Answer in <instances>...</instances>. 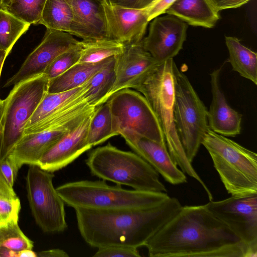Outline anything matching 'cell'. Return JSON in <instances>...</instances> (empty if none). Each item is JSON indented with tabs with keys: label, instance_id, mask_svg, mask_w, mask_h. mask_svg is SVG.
I'll return each instance as SVG.
<instances>
[{
	"label": "cell",
	"instance_id": "1",
	"mask_svg": "<svg viewBox=\"0 0 257 257\" xmlns=\"http://www.w3.org/2000/svg\"><path fill=\"white\" fill-rule=\"evenodd\" d=\"M144 246L151 257H245L247 250L205 204L182 206Z\"/></svg>",
	"mask_w": 257,
	"mask_h": 257
},
{
	"label": "cell",
	"instance_id": "2",
	"mask_svg": "<svg viewBox=\"0 0 257 257\" xmlns=\"http://www.w3.org/2000/svg\"><path fill=\"white\" fill-rule=\"evenodd\" d=\"M181 207L177 198L170 197L160 205L146 209L74 210L80 234L90 246L98 248L121 245L138 248L144 246Z\"/></svg>",
	"mask_w": 257,
	"mask_h": 257
},
{
	"label": "cell",
	"instance_id": "3",
	"mask_svg": "<svg viewBox=\"0 0 257 257\" xmlns=\"http://www.w3.org/2000/svg\"><path fill=\"white\" fill-rule=\"evenodd\" d=\"M173 59L158 64L134 88L146 98L161 126L168 150L185 174L196 180L207 194L210 191L188 160L178 136L174 116Z\"/></svg>",
	"mask_w": 257,
	"mask_h": 257
},
{
	"label": "cell",
	"instance_id": "4",
	"mask_svg": "<svg viewBox=\"0 0 257 257\" xmlns=\"http://www.w3.org/2000/svg\"><path fill=\"white\" fill-rule=\"evenodd\" d=\"M57 191L68 206L96 210L140 209L160 205L170 196L166 192L126 189L104 180H80L63 184Z\"/></svg>",
	"mask_w": 257,
	"mask_h": 257
},
{
	"label": "cell",
	"instance_id": "5",
	"mask_svg": "<svg viewBox=\"0 0 257 257\" xmlns=\"http://www.w3.org/2000/svg\"><path fill=\"white\" fill-rule=\"evenodd\" d=\"M91 173L104 181L144 191L167 192L159 174L136 153L110 143L92 150L86 160Z\"/></svg>",
	"mask_w": 257,
	"mask_h": 257
},
{
	"label": "cell",
	"instance_id": "6",
	"mask_svg": "<svg viewBox=\"0 0 257 257\" xmlns=\"http://www.w3.org/2000/svg\"><path fill=\"white\" fill-rule=\"evenodd\" d=\"M202 145L227 192L231 196L257 194V154L210 128Z\"/></svg>",
	"mask_w": 257,
	"mask_h": 257
},
{
	"label": "cell",
	"instance_id": "7",
	"mask_svg": "<svg viewBox=\"0 0 257 257\" xmlns=\"http://www.w3.org/2000/svg\"><path fill=\"white\" fill-rule=\"evenodd\" d=\"M49 80L41 74L14 85L4 100L0 121V161L8 157L24 135V128L47 93Z\"/></svg>",
	"mask_w": 257,
	"mask_h": 257
},
{
	"label": "cell",
	"instance_id": "8",
	"mask_svg": "<svg viewBox=\"0 0 257 257\" xmlns=\"http://www.w3.org/2000/svg\"><path fill=\"white\" fill-rule=\"evenodd\" d=\"M175 89L174 116L176 131L189 160L192 163L209 128L208 110L187 76L173 64Z\"/></svg>",
	"mask_w": 257,
	"mask_h": 257
},
{
	"label": "cell",
	"instance_id": "9",
	"mask_svg": "<svg viewBox=\"0 0 257 257\" xmlns=\"http://www.w3.org/2000/svg\"><path fill=\"white\" fill-rule=\"evenodd\" d=\"M54 174L30 165L26 177L27 198L36 222L46 233L63 232L67 228L65 203L53 184Z\"/></svg>",
	"mask_w": 257,
	"mask_h": 257
},
{
	"label": "cell",
	"instance_id": "10",
	"mask_svg": "<svg viewBox=\"0 0 257 257\" xmlns=\"http://www.w3.org/2000/svg\"><path fill=\"white\" fill-rule=\"evenodd\" d=\"M107 100L115 136L119 135L123 130H130L149 139L166 143L154 111L140 92L124 88L114 92Z\"/></svg>",
	"mask_w": 257,
	"mask_h": 257
},
{
	"label": "cell",
	"instance_id": "11",
	"mask_svg": "<svg viewBox=\"0 0 257 257\" xmlns=\"http://www.w3.org/2000/svg\"><path fill=\"white\" fill-rule=\"evenodd\" d=\"M205 205L246 246L245 257H256L257 194L209 200Z\"/></svg>",
	"mask_w": 257,
	"mask_h": 257
},
{
	"label": "cell",
	"instance_id": "12",
	"mask_svg": "<svg viewBox=\"0 0 257 257\" xmlns=\"http://www.w3.org/2000/svg\"><path fill=\"white\" fill-rule=\"evenodd\" d=\"M79 42L70 34L46 28L41 43L28 55L18 72L8 80L4 87L14 85L43 74L57 57Z\"/></svg>",
	"mask_w": 257,
	"mask_h": 257
},
{
	"label": "cell",
	"instance_id": "13",
	"mask_svg": "<svg viewBox=\"0 0 257 257\" xmlns=\"http://www.w3.org/2000/svg\"><path fill=\"white\" fill-rule=\"evenodd\" d=\"M187 27L185 22L174 16L157 17L141 44L158 63L173 59L183 48Z\"/></svg>",
	"mask_w": 257,
	"mask_h": 257
},
{
	"label": "cell",
	"instance_id": "14",
	"mask_svg": "<svg viewBox=\"0 0 257 257\" xmlns=\"http://www.w3.org/2000/svg\"><path fill=\"white\" fill-rule=\"evenodd\" d=\"M119 135L136 153L150 164L167 182L173 185L187 182L185 173L174 162L166 143L149 139L130 130H123Z\"/></svg>",
	"mask_w": 257,
	"mask_h": 257
},
{
	"label": "cell",
	"instance_id": "15",
	"mask_svg": "<svg viewBox=\"0 0 257 257\" xmlns=\"http://www.w3.org/2000/svg\"><path fill=\"white\" fill-rule=\"evenodd\" d=\"M92 114L62 137L44 154L37 165L53 173L68 166L90 149L92 147L88 143L87 133Z\"/></svg>",
	"mask_w": 257,
	"mask_h": 257
},
{
	"label": "cell",
	"instance_id": "16",
	"mask_svg": "<svg viewBox=\"0 0 257 257\" xmlns=\"http://www.w3.org/2000/svg\"><path fill=\"white\" fill-rule=\"evenodd\" d=\"M115 57V81L110 96L122 89H134L159 63L141 43L124 46L123 51Z\"/></svg>",
	"mask_w": 257,
	"mask_h": 257
},
{
	"label": "cell",
	"instance_id": "17",
	"mask_svg": "<svg viewBox=\"0 0 257 257\" xmlns=\"http://www.w3.org/2000/svg\"><path fill=\"white\" fill-rule=\"evenodd\" d=\"M104 8L109 39L123 46L141 42L149 22L146 9H128L106 3Z\"/></svg>",
	"mask_w": 257,
	"mask_h": 257
},
{
	"label": "cell",
	"instance_id": "18",
	"mask_svg": "<svg viewBox=\"0 0 257 257\" xmlns=\"http://www.w3.org/2000/svg\"><path fill=\"white\" fill-rule=\"evenodd\" d=\"M73 15V35L84 41L109 39L104 3L101 0H67Z\"/></svg>",
	"mask_w": 257,
	"mask_h": 257
},
{
	"label": "cell",
	"instance_id": "19",
	"mask_svg": "<svg viewBox=\"0 0 257 257\" xmlns=\"http://www.w3.org/2000/svg\"><path fill=\"white\" fill-rule=\"evenodd\" d=\"M221 67L210 73L212 100L208 110V126L212 131L225 137H234L241 131L242 115L227 103L219 85Z\"/></svg>",
	"mask_w": 257,
	"mask_h": 257
},
{
	"label": "cell",
	"instance_id": "20",
	"mask_svg": "<svg viewBox=\"0 0 257 257\" xmlns=\"http://www.w3.org/2000/svg\"><path fill=\"white\" fill-rule=\"evenodd\" d=\"M73 128L24 135L8 157L18 169L24 164L37 165L44 154Z\"/></svg>",
	"mask_w": 257,
	"mask_h": 257
},
{
	"label": "cell",
	"instance_id": "21",
	"mask_svg": "<svg viewBox=\"0 0 257 257\" xmlns=\"http://www.w3.org/2000/svg\"><path fill=\"white\" fill-rule=\"evenodd\" d=\"M165 13L191 26L207 28L213 27L220 18L209 0H175Z\"/></svg>",
	"mask_w": 257,
	"mask_h": 257
},
{
	"label": "cell",
	"instance_id": "22",
	"mask_svg": "<svg viewBox=\"0 0 257 257\" xmlns=\"http://www.w3.org/2000/svg\"><path fill=\"white\" fill-rule=\"evenodd\" d=\"M87 82L83 85L69 91L56 93L47 92L27 121L25 128L85 99L83 94L86 89Z\"/></svg>",
	"mask_w": 257,
	"mask_h": 257
},
{
	"label": "cell",
	"instance_id": "23",
	"mask_svg": "<svg viewBox=\"0 0 257 257\" xmlns=\"http://www.w3.org/2000/svg\"><path fill=\"white\" fill-rule=\"evenodd\" d=\"M112 57L96 63L78 62L60 75L49 80L47 92H62L83 85Z\"/></svg>",
	"mask_w": 257,
	"mask_h": 257
},
{
	"label": "cell",
	"instance_id": "24",
	"mask_svg": "<svg viewBox=\"0 0 257 257\" xmlns=\"http://www.w3.org/2000/svg\"><path fill=\"white\" fill-rule=\"evenodd\" d=\"M115 57L97 71L87 81L83 97L90 105L97 106L110 97L115 81Z\"/></svg>",
	"mask_w": 257,
	"mask_h": 257
},
{
	"label": "cell",
	"instance_id": "25",
	"mask_svg": "<svg viewBox=\"0 0 257 257\" xmlns=\"http://www.w3.org/2000/svg\"><path fill=\"white\" fill-rule=\"evenodd\" d=\"M225 40L232 70L256 85V53L241 44L236 37L225 36Z\"/></svg>",
	"mask_w": 257,
	"mask_h": 257
},
{
	"label": "cell",
	"instance_id": "26",
	"mask_svg": "<svg viewBox=\"0 0 257 257\" xmlns=\"http://www.w3.org/2000/svg\"><path fill=\"white\" fill-rule=\"evenodd\" d=\"M40 24L73 35L74 15L67 0H46Z\"/></svg>",
	"mask_w": 257,
	"mask_h": 257
},
{
	"label": "cell",
	"instance_id": "27",
	"mask_svg": "<svg viewBox=\"0 0 257 257\" xmlns=\"http://www.w3.org/2000/svg\"><path fill=\"white\" fill-rule=\"evenodd\" d=\"M115 136L112 130V116L107 100L96 106L89 124L87 141L92 147Z\"/></svg>",
	"mask_w": 257,
	"mask_h": 257
},
{
	"label": "cell",
	"instance_id": "28",
	"mask_svg": "<svg viewBox=\"0 0 257 257\" xmlns=\"http://www.w3.org/2000/svg\"><path fill=\"white\" fill-rule=\"evenodd\" d=\"M30 26L0 8V50L10 53Z\"/></svg>",
	"mask_w": 257,
	"mask_h": 257
},
{
	"label": "cell",
	"instance_id": "29",
	"mask_svg": "<svg viewBox=\"0 0 257 257\" xmlns=\"http://www.w3.org/2000/svg\"><path fill=\"white\" fill-rule=\"evenodd\" d=\"M83 42L84 46L78 62L80 63L101 61L120 54L124 48L122 44L110 39Z\"/></svg>",
	"mask_w": 257,
	"mask_h": 257
},
{
	"label": "cell",
	"instance_id": "30",
	"mask_svg": "<svg viewBox=\"0 0 257 257\" xmlns=\"http://www.w3.org/2000/svg\"><path fill=\"white\" fill-rule=\"evenodd\" d=\"M46 0H11L4 8L23 22L39 24Z\"/></svg>",
	"mask_w": 257,
	"mask_h": 257
},
{
	"label": "cell",
	"instance_id": "31",
	"mask_svg": "<svg viewBox=\"0 0 257 257\" xmlns=\"http://www.w3.org/2000/svg\"><path fill=\"white\" fill-rule=\"evenodd\" d=\"M33 242L21 230L18 220L0 227V246L15 251L32 249Z\"/></svg>",
	"mask_w": 257,
	"mask_h": 257
},
{
	"label": "cell",
	"instance_id": "32",
	"mask_svg": "<svg viewBox=\"0 0 257 257\" xmlns=\"http://www.w3.org/2000/svg\"><path fill=\"white\" fill-rule=\"evenodd\" d=\"M83 46V41H80L75 46L59 55L47 67L43 73L50 80L66 71L79 62Z\"/></svg>",
	"mask_w": 257,
	"mask_h": 257
},
{
	"label": "cell",
	"instance_id": "33",
	"mask_svg": "<svg viewBox=\"0 0 257 257\" xmlns=\"http://www.w3.org/2000/svg\"><path fill=\"white\" fill-rule=\"evenodd\" d=\"M21 202L17 197L0 195V227L18 220Z\"/></svg>",
	"mask_w": 257,
	"mask_h": 257
},
{
	"label": "cell",
	"instance_id": "34",
	"mask_svg": "<svg viewBox=\"0 0 257 257\" xmlns=\"http://www.w3.org/2000/svg\"><path fill=\"white\" fill-rule=\"evenodd\" d=\"M95 257H139L141 255L137 248L133 247L110 245L98 248Z\"/></svg>",
	"mask_w": 257,
	"mask_h": 257
},
{
	"label": "cell",
	"instance_id": "35",
	"mask_svg": "<svg viewBox=\"0 0 257 257\" xmlns=\"http://www.w3.org/2000/svg\"><path fill=\"white\" fill-rule=\"evenodd\" d=\"M158 0H105V3L112 6L128 9H146Z\"/></svg>",
	"mask_w": 257,
	"mask_h": 257
},
{
	"label": "cell",
	"instance_id": "36",
	"mask_svg": "<svg viewBox=\"0 0 257 257\" xmlns=\"http://www.w3.org/2000/svg\"><path fill=\"white\" fill-rule=\"evenodd\" d=\"M19 170L8 157L0 161V172L8 184L13 188Z\"/></svg>",
	"mask_w": 257,
	"mask_h": 257
},
{
	"label": "cell",
	"instance_id": "37",
	"mask_svg": "<svg viewBox=\"0 0 257 257\" xmlns=\"http://www.w3.org/2000/svg\"><path fill=\"white\" fill-rule=\"evenodd\" d=\"M175 1L158 0L151 7L146 9L149 21L165 13L166 11L172 5Z\"/></svg>",
	"mask_w": 257,
	"mask_h": 257
},
{
	"label": "cell",
	"instance_id": "38",
	"mask_svg": "<svg viewBox=\"0 0 257 257\" xmlns=\"http://www.w3.org/2000/svg\"><path fill=\"white\" fill-rule=\"evenodd\" d=\"M218 11L232 8H237L246 4L250 0H209Z\"/></svg>",
	"mask_w": 257,
	"mask_h": 257
},
{
	"label": "cell",
	"instance_id": "39",
	"mask_svg": "<svg viewBox=\"0 0 257 257\" xmlns=\"http://www.w3.org/2000/svg\"><path fill=\"white\" fill-rule=\"evenodd\" d=\"M0 195L10 197H16L17 195L13 188L6 182L0 172Z\"/></svg>",
	"mask_w": 257,
	"mask_h": 257
},
{
	"label": "cell",
	"instance_id": "40",
	"mask_svg": "<svg viewBox=\"0 0 257 257\" xmlns=\"http://www.w3.org/2000/svg\"><path fill=\"white\" fill-rule=\"evenodd\" d=\"M39 257H68L69 255L63 249L59 248L51 249L37 252Z\"/></svg>",
	"mask_w": 257,
	"mask_h": 257
},
{
	"label": "cell",
	"instance_id": "41",
	"mask_svg": "<svg viewBox=\"0 0 257 257\" xmlns=\"http://www.w3.org/2000/svg\"><path fill=\"white\" fill-rule=\"evenodd\" d=\"M17 252L9 248L0 246V257H17Z\"/></svg>",
	"mask_w": 257,
	"mask_h": 257
},
{
	"label": "cell",
	"instance_id": "42",
	"mask_svg": "<svg viewBox=\"0 0 257 257\" xmlns=\"http://www.w3.org/2000/svg\"><path fill=\"white\" fill-rule=\"evenodd\" d=\"M9 53L7 51L0 50V77L5 61Z\"/></svg>",
	"mask_w": 257,
	"mask_h": 257
},
{
	"label": "cell",
	"instance_id": "43",
	"mask_svg": "<svg viewBox=\"0 0 257 257\" xmlns=\"http://www.w3.org/2000/svg\"><path fill=\"white\" fill-rule=\"evenodd\" d=\"M4 109V102L0 99V121L2 119Z\"/></svg>",
	"mask_w": 257,
	"mask_h": 257
},
{
	"label": "cell",
	"instance_id": "44",
	"mask_svg": "<svg viewBox=\"0 0 257 257\" xmlns=\"http://www.w3.org/2000/svg\"><path fill=\"white\" fill-rule=\"evenodd\" d=\"M11 0H0V8L4 9Z\"/></svg>",
	"mask_w": 257,
	"mask_h": 257
},
{
	"label": "cell",
	"instance_id": "45",
	"mask_svg": "<svg viewBox=\"0 0 257 257\" xmlns=\"http://www.w3.org/2000/svg\"><path fill=\"white\" fill-rule=\"evenodd\" d=\"M101 1L105 3V0H101Z\"/></svg>",
	"mask_w": 257,
	"mask_h": 257
}]
</instances>
